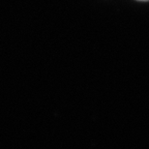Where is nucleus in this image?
Listing matches in <instances>:
<instances>
[{
	"instance_id": "obj_1",
	"label": "nucleus",
	"mask_w": 149,
	"mask_h": 149,
	"mask_svg": "<svg viewBox=\"0 0 149 149\" xmlns=\"http://www.w3.org/2000/svg\"><path fill=\"white\" fill-rule=\"evenodd\" d=\"M139 1H147V0H139Z\"/></svg>"
}]
</instances>
